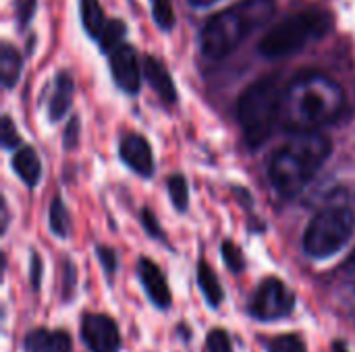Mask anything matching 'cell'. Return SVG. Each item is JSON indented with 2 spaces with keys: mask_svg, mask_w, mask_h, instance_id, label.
<instances>
[{
  "mask_svg": "<svg viewBox=\"0 0 355 352\" xmlns=\"http://www.w3.org/2000/svg\"><path fill=\"white\" fill-rule=\"evenodd\" d=\"M81 338L92 352H119L121 349L119 328L106 315H85L81 322Z\"/></svg>",
  "mask_w": 355,
  "mask_h": 352,
  "instance_id": "8",
  "label": "cell"
},
{
  "mask_svg": "<svg viewBox=\"0 0 355 352\" xmlns=\"http://www.w3.org/2000/svg\"><path fill=\"white\" fill-rule=\"evenodd\" d=\"M40 274H42V263H40V257L33 255V270H31V282H33V288L40 286Z\"/></svg>",
  "mask_w": 355,
  "mask_h": 352,
  "instance_id": "31",
  "label": "cell"
},
{
  "mask_svg": "<svg viewBox=\"0 0 355 352\" xmlns=\"http://www.w3.org/2000/svg\"><path fill=\"white\" fill-rule=\"evenodd\" d=\"M152 4V15L154 21L158 23L160 29H173L175 25V8L171 0H150Z\"/></svg>",
  "mask_w": 355,
  "mask_h": 352,
  "instance_id": "22",
  "label": "cell"
},
{
  "mask_svg": "<svg viewBox=\"0 0 355 352\" xmlns=\"http://www.w3.org/2000/svg\"><path fill=\"white\" fill-rule=\"evenodd\" d=\"M333 143L327 135L316 131L291 135L270 158L268 176L277 193L293 197L306 189L322 164L329 160Z\"/></svg>",
  "mask_w": 355,
  "mask_h": 352,
  "instance_id": "2",
  "label": "cell"
},
{
  "mask_svg": "<svg viewBox=\"0 0 355 352\" xmlns=\"http://www.w3.org/2000/svg\"><path fill=\"white\" fill-rule=\"evenodd\" d=\"M77 129H79L77 118H71L69 129L64 131V147H75V143H77Z\"/></svg>",
  "mask_w": 355,
  "mask_h": 352,
  "instance_id": "30",
  "label": "cell"
},
{
  "mask_svg": "<svg viewBox=\"0 0 355 352\" xmlns=\"http://www.w3.org/2000/svg\"><path fill=\"white\" fill-rule=\"evenodd\" d=\"M21 75V56L19 52L8 44L2 41L0 46V77H2V85L6 89L15 87Z\"/></svg>",
  "mask_w": 355,
  "mask_h": 352,
  "instance_id": "16",
  "label": "cell"
},
{
  "mask_svg": "<svg viewBox=\"0 0 355 352\" xmlns=\"http://www.w3.org/2000/svg\"><path fill=\"white\" fill-rule=\"evenodd\" d=\"M141 222H144V226H146V230L152 234V237H156V239H160V226H158V222H156V218H154V214L150 212V210H144L141 212Z\"/></svg>",
  "mask_w": 355,
  "mask_h": 352,
  "instance_id": "29",
  "label": "cell"
},
{
  "mask_svg": "<svg viewBox=\"0 0 355 352\" xmlns=\"http://www.w3.org/2000/svg\"><path fill=\"white\" fill-rule=\"evenodd\" d=\"M198 282H200V288H202L206 301L210 303V307H218L223 303V288H220L218 276L212 272V268L206 259H202L198 263Z\"/></svg>",
  "mask_w": 355,
  "mask_h": 352,
  "instance_id": "17",
  "label": "cell"
},
{
  "mask_svg": "<svg viewBox=\"0 0 355 352\" xmlns=\"http://www.w3.org/2000/svg\"><path fill=\"white\" fill-rule=\"evenodd\" d=\"M79 12H81V23L85 31L98 39L102 35V29L108 19H104V10L98 0H79Z\"/></svg>",
  "mask_w": 355,
  "mask_h": 352,
  "instance_id": "18",
  "label": "cell"
},
{
  "mask_svg": "<svg viewBox=\"0 0 355 352\" xmlns=\"http://www.w3.org/2000/svg\"><path fill=\"white\" fill-rule=\"evenodd\" d=\"M333 352H349V351H347V346H345L343 342H335V344H333Z\"/></svg>",
  "mask_w": 355,
  "mask_h": 352,
  "instance_id": "33",
  "label": "cell"
},
{
  "mask_svg": "<svg viewBox=\"0 0 355 352\" xmlns=\"http://www.w3.org/2000/svg\"><path fill=\"white\" fill-rule=\"evenodd\" d=\"M275 12V0H239L210 17L200 33L202 54L220 60L235 52Z\"/></svg>",
  "mask_w": 355,
  "mask_h": 352,
  "instance_id": "3",
  "label": "cell"
},
{
  "mask_svg": "<svg viewBox=\"0 0 355 352\" xmlns=\"http://www.w3.org/2000/svg\"><path fill=\"white\" fill-rule=\"evenodd\" d=\"M108 56H110L108 64H110V73H112L114 83L127 93H137L144 71L139 68L135 48L129 44H123L114 52H110Z\"/></svg>",
  "mask_w": 355,
  "mask_h": 352,
  "instance_id": "9",
  "label": "cell"
},
{
  "mask_svg": "<svg viewBox=\"0 0 355 352\" xmlns=\"http://www.w3.org/2000/svg\"><path fill=\"white\" fill-rule=\"evenodd\" d=\"M35 2L37 0H15V15H17V21H19L21 29H25L29 25V21L33 19Z\"/></svg>",
  "mask_w": 355,
  "mask_h": 352,
  "instance_id": "26",
  "label": "cell"
},
{
  "mask_svg": "<svg viewBox=\"0 0 355 352\" xmlns=\"http://www.w3.org/2000/svg\"><path fill=\"white\" fill-rule=\"evenodd\" d=\"M98 257H100V261L104 263V268H106L108 274H112V272L116 270V255H114L112 249H108V247H98Z\"/></svg>",
  "mask_w": 355,
  "mask_h": 352,
  "instance_id": "28",
  "label": "cell"
},
{
  "mask_svg": "<svg viewBox=\"0 0 355 352\" xmlns=\"http://www.w3.org/2000/svg\"><path fill=\"white\" fill-rule=\"evenodd\" d=\"M73 91H75V85H73L71 75L58 73V77L54 81V91H52L50 104H48L50 120H60L67 114V110L71 108V102H73Z\"/></svg>",
  "mask_w": 355,
  "mask_h": 352,
  "instance_id": "14",
  "label": "cell"
},
{
  "mask_svg": "<svg viewBox=\"0 0 355 352\" xmlns=\"http://www.w3.org/2000/svg\"><path fill=\"white\" fill-rule=\"evenodd\" d=\"M268 352H306V342L300 334H283L266 342Z\"/></svg>",
  "mask_w": 355,
  "mask_h": 352,
  "instance_id": "21",
  "label": "cell"
},
{
  "mask_svg": "<svg viewBox=\"0 0 355 352\" xmlns=\"http://www.w3.org/2000/svg\"><path fill=\"white\" fill-rule=\"evenodd\" d=\"M293 307H295V297L287 288V284L281 282L279 278H266L254 293V299L250 303V313L260 322H275L289 315Z\"/></svg>",
  "mask_w": 355,
  "mask_h": 352,
  "instance_id": "7",
  "label": "cell"
},
{
  "mask_svg": "<svg viewBox=\"0 0 355 352\" xmlns=\"http://www.w3.org/2000/svg\"><path fill=\"white\" fill-rule=\"evenodd\" d=\"M206 344H208V351L210 352H233L229 334H227L225 330H220V328H218V330H212V332L208 334Z\"/></svg>",
  "mask_w": 355,
  "mask_h": 352,
  "instance_id": "25",
  "label": "cell"
},
{
  "mask_svg": "<svg viewBox=\"0 0 355 352\" xmlns=\"http://www.w3.org/2000/svg\"><path fill=\"white\" fill-rule=\"evenodd\" d=\"M166 185H168V193H171V199H173L175 207H177L179 212L187 210L189 193H187V183H185V178L179 176V174H175V176L168 178Z\"/></svg>",
  "mask_w": 355,
  "mask_h": 352,
  "instance_id": "23",
  "label": "cell"
},
{
  "mask_svg": "<svg viewBox=\"0 0 355 352\" xmlns=\"http://www.w3.org/2000/svg\"><path fill=\"white\" fill-rule=\"evenodd\" d=\"M355 230V214L345 205L320 210L304 234V251L308 257L327 259L339 253Z\"/></svg>",
  "mask_w": 355,
  "mask_h": 352,
  "instance_id": "6",
  "label": "cell"
},
{
  "mask_svg": "<svg viewBox=\"0 0 355 352\" xmlns=\"http://www.w3.org/2000/svg\"><path fill=\"white\" fill-rule=\"evenodd\" d=\"M50 228L54 230L56 237H69V232H71V218H69V212L62 205L60 197H56L52 201V207H50Z\"/></svg>",
  "mask_w": 355,
  "mask_h": 352,
  "instance_id": "20",
  "label": "cell"
},
{
  "mask_svg": "<svg viewBox=\"0 0 355 352\" xmlns=\"http://www.w3.org/2000/svg\"><path fill=\"white\" fill-rule=\"evenodd\" d=\"M283 85L279 75H268L254 81L237 102V116L250 147H260L272 135L281 118Z\"/></svg>",
  "mask_w": 355,
  "mask_h": 352,
  "instance_id": "4",
  "label": "cell"
},
{
  "mask_svg": "<svg viewBox=\"0 0 355 352\" xmlns=\"http://www.w3.org/2000/svg\"><path fill=\"white\" fill-rule=\"evenodd\" d=\"M12 168L21 176V180L29 187H35L42 174V164L33 147H23L15 154L12 158Z\"/></svg>",
  "mask_w": 355,
  "mask_h": 352,
  "instance_id": "15",
  "label": "cell"
},
{
  "mask_svg": "<svg viewBox=\"0 0 355 352\" xmlns=\"http://www.w3.org/2000/svg\"><path fill=\"white\" fill-rule=\"evenodd\" d=\"M29 352H73V340L62 330H35L25 338Z\"/></svg>",
  "mask_w": 355,
  "mask_h": 352,
  "instance_id": "13",
  "label": "cell"
},
{
  "mask_svg": "<svg viewBox=\"0 0 355 352\" xmlns=\"http://www.w3.org/2000/svg\"><path fill=\"white\" fill-rule=\"evenodd\" d=\"M125 35H127V25L121 19H108L106 25H104V29H102V35L98 37L100 48L110 54L119 46L125 44Z\"/></svg>",
  "mask_w": 355,
  "mask_h": 352,
  "instance_id": "19",
  "label": "cell"
},
{
  "mask_svg": "<svg viewBox=\"0 0 355 352\" xmlns=\"http://www.w3.org/2000/svg\"><path fill=\"white\" fill-rule=\"evenodd\" d=\"M141 71H144V77L148 79L152 89L160 95L162 102L173 104L177 100V89H175V83L171 79V73L166 71V66L156 56H150V54L144 56Z\"/></svg>",
  "mask_w": 355,
  "mask_h": 352,
  "instance_id": "12",
  "label": "cell"
},
{
  "mask_svg": "<svg viewBox=\"0 0 355 352\" xmlns=\"http://www.w3.org/2000/svg\"><path fill=\"white\" fill-rule=\"evenodd\" d=\"M345 108L343 89L322 73L297 75L283 93L281 120L287 131L312 133L339 118Z\"/></svg>",
  "mask_w": 355,
  "mask_h": 352,
  "instance_id": "1",
  "label": "cell"
},
{
  "mask_svg": "<svg viewBox=\"0 0 355 352\" xmlns=\"http://www.w3.org/2000/svg\"><path fill=\"white\" fill-rule=\"evenodd\" d=\"M121 158L137 174L152 176V172H154L152 147H150V143L141 135L131 133V135L123 137V141H121Z\"/></svg>",
  "mask_w": 355,
  "mask_h": 352,
  "instance_id": "10",
  "label": "cell"
},
{
  "mask_svg": "<svg viewBox=\"0 0 355 352\" xmlns=\"http://www.w3.org/2000/svg\"><path fill=\"white\" fill-rule=\"evenodd\" d=\"M223 259H225L227 268L235 274L243 272V268H245V257H243L241 249L231 241L223 243Z\"/></svg>",
  "mask_w": 355,
  "mask_h": 352,
  "instance_id": "24",
  "label": "cell"
},
{
  "mask_svg": "<svg viewBox=\"0 0 355 352\" xmlns=\"http://www.w3.org/2000/svg\"><path fill=\"white\" fill-rule=\"evenodd\" d=\"M333 27V19L324 10H302L293 12L281 23H277L258 44V52L264 58H285L302 48L308 41L324 37Z\"/></svg>",
  "mask_w": 355,
  "mask_h": 352,
  "instance_id": "5",
  "label": "cell"
},
{
  "mask_svg": "<svg viewBox=\"0 0 355 352\" xmlns=\"http://www.w3.org/2000/svg\"><path fill=\"white\" fill-rule=\"evenodd\" d=\"M139 278H141V284H144L148 297L152 299V303L160 309H168L171 307V290H168V284H166L160 268L150 259H139Z\"/></svg>",
  "mask_w": 355,
  "mask_h": 352,
  "instance_id": "11",
  "label": "cell"
},
{
  "mask_svg": "<svg viewBox=\"0 0 355 352\" xmlns=\"http://www.w3.org/2000/svg\"><path fill=\"white\" fill-rule=\"evenodd\" d=\"M19 133L8 116H2V147L4 149H15L19 145Z\"/></svg>",
  "mask_w": 355,
  "mask_h": 352,
  "instance_id": "27",
  "label": "cell"
},
{
  "mask_svg": "<svg viewBox=\"0 0 355 352\" xmlns=\"http://www.w3.org/2000/svg\"><path fill=\"white\" fill-rule=\"evenodd\" d=\"M191 6H198V8H204V6H210V4H214V2H218V0H187Z\"/></svg>",
  "mask_w": 355,
  "mask_h": 352,
  "instance_id": "32",
  "label": "cell"
}]
</instances>
